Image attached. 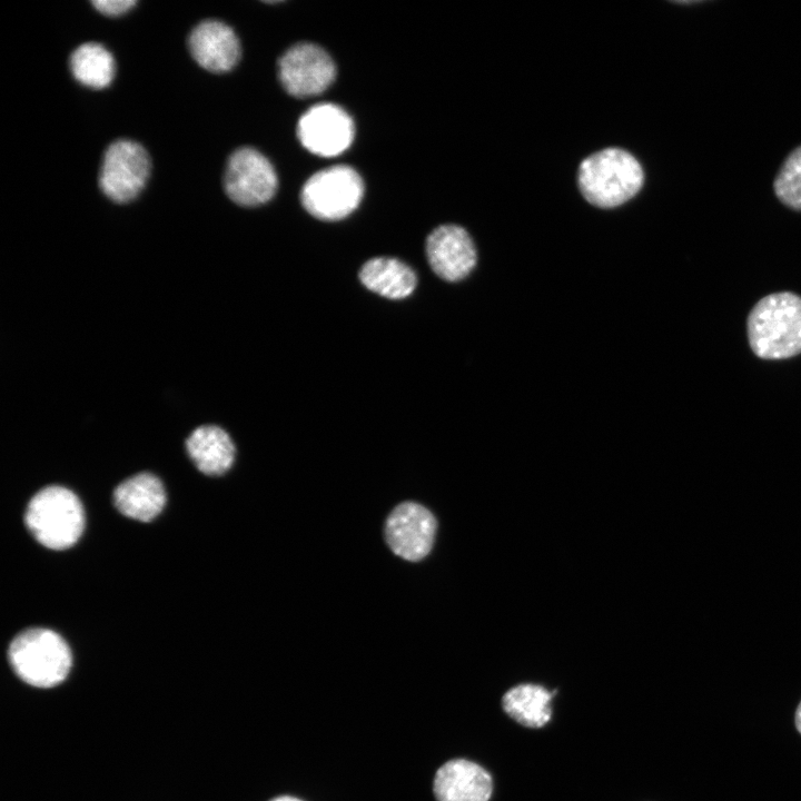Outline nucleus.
Instances as JSON below:
<instances>
[{
	"mask_svg": "<svg viewBox=\"0 0 801 801\" xmlns=\"http://www.w3.org/2000/svg\"><path fill=\"white\" fill-rule=\"evenodd\" d=\"M426 255L433 271L449 283L467 277L477 261L472 237L463 227L453 224L441 225L428 235Z\"/></svg>",
	"mask_w": 801,
	"mask_h": 801,
	"instance_id": "11",
	"label": "nucleus"
},
{
	"mask_svg": "<svg viewBox=\"0 0 801 801\" xmlns=\"http://www.w3.org/2000/svg\"><path fill=\"white\" fill-rule=\"evenodd\" d=\"M278 77L284 89L297 98L325 91L336 77L330 56L319 46L300 42L290 47L278 60Z\"/></svg>",
	"mask_w": 801,
	"mask_h": 801,
	"instance_id": "8",
	"label": "nucleus"
},
{
	"mask_svg": "<svg viewBox=\"0 0 801 801\" xmlns=\"http://www.w3.org/2000/svg\"><path fill=\"white\" fill-rule=\"evenodd\" d=\"M9 662L26 683L50 688L61 683L71 668V652L56 632L32 627L19 633L9 646Z\"/></svg>",
	"mask_w": 801,
	"mask_h": 801,
	"instance_id": "3",
	"label": "nucleus"
},
{
	"mask_svg": "<svg viewBox=\"0 0 801 801\" xmlns=\"http://www.w3.org/2000/svg\"><path fill=\"white\" fill-rule=\"evenodd\" d=\"M26 525L33 537L50 550H66L80 537L85 514L79 498L70 490L51 485L29 502Z\"/></svg>",
	"mask_w": 801,
	"mask_h": 801,
	"instance_id": "4",
	"label": "nucleus"
},
{
	"mask_svg": "<svg viewBox=\"0 0 801 801\" xmlns=\"http://www.w3.org/2000/svg\"><path fill=\"white\" fill-rule=\"evenodd\" d=\"M433 791L437 801H488L493 781L477 763L455 759L437 770Z\"/></svg>",
	"mask_w": 801,
	"mask_h": 801,
	"instance_id": "13",
	"label": "nucleus"
},
{
	"mask_svg": "<svg viewBox=\"0 0 801 801\" xmlns=\"http://www.w3.org/2000/svg\"><path fill=\"white\" fill-rule=\"evenodd\" d=\"M224 188L231 201L254 207L267 202L277 189V175L270 161L258 150L243 147L227 160Z\"/></svg>",
	"mask_w": 801,
	"mask_h": 801,
	"instance_id": "7",
	"label": "nucleus"
},
{
	"mask_svg": "<svg viewBox=\"0 0 801 801\" xmlns=\"http://www.w3.org/2000/svg\"><path fill=\"white\" fill-rule=\"evenodd\" d=\"M437 523L423 505L404 502L397 505L385 522V538L394 554L407 560L419 561L432 550Z\"/></svg>",
	"mask_w": 801,
	"mask_h": 801,
	"instance_id": "10",
	"label": "nucleus"
},
{
	"mask_svg": "<svg viewBox=\"0 0 801 801\" xmlns=\"http://www.w3.org/2000/svg\"><path fill=\"white\" fill-rule=\"evenodd\" d=\"M186 449L196 467L209 476L226 473L236 453L230 436L216 425L196 427L186 439Z\"/></svg>",
	"mask_w": 801,
	"mask_h": 801,
	"instance_id": "15",
	"label": "nucleus"
},
{
	"mask_svg": "<svg viewBox=\"0 0 801 801\" xmlns=\"http://www.w3.org/2000/svg\"><path fill=\"white\" fill-rule=\"evenodd\" d=\"M364 195L359 174L346 165L317 171L304 184L300 199L304 208L320 220L335 221L350 215Z\"/></svg>",
	"mask_w": 801,
	"mask_h": 801,
	"instance_id": "5",
	"label": "nucleus"
},
{
	"mask_svg": "<svg viewBox=\"0 0 801 801\" xmlns=\"http://www.w3.org/2000/svg\"><path fill=\"white\" fill-rule=\"evenodd\" d=\"M354 135V121L347 111L329 102L310 107L297 123L301 145L320 157L340 155L352 145Z\"/></svg>",
	"mask_w": 801,
	"mask_h": 801,
	"instance_id": "9",
	"label": "nucleus"
},
{
	"mask_svg": "<svg viewBox=\"0 0 801 801\" xmlns=\"http://www.w3.org/2000/svg\"><path fill=\"white\" fill-rule=\"evenodd\" d=\"M69 65L73 78L92 89L107 88L116 73L112 53L98 42H85L77 47L70 56Z\"/></svg>",
	"mask_w": 801,
	"mask_h": 801,
	"instance_id": "18",
	"label": "nucleus"
},
{
	"mask_svg": "<svg viewBox=\"0 0 801 801\" xmlns=\"http://www.w3.org/2000/svg\"><path fill=\"white\" fill-rule=\"evenodd\" d=\"M554 693L537 684H520L502 698L505 713L526 728H542L552 715L551 700Z\"/></svg>",
	"mask_w": 801,
	"mask_h": 801,
	"instance_id": "17",
	"label": "nucleus"
},
{
	"mask_svg": "<svg viewBox=\"0 0 801 801\" xmlns=\"http://www.w3.org/2000/svg\"><path fill=\"white\" fill-rule=\"evenodd\" d=\"M774 191L785 206L801 210V146L783 161L774 180Z\"/></svg>",
	"mask_w": 801,
	"mask_h": 801,
	"instance_id": "19",
	"label": "nucleus"
},
{
	"mask_svg": "<svg viewBox=\"0 0 801 801\" xmlns=\"http://www.w3.org/2000/svg\"><path fill=\"white\" fill-rule=\"evenodd\" d=\"M188 49L192 59L205 70L222 73L231 70L240 58V42L225 22L207 19L190 31Z\"/></svg>",
	"mask_w": 801,
	"mask_h": 801,
	"instance_id": "12",
	"label": "nucleus"
},
{
	"mask_svg": "<svg viewBox=\"0 0 801 801\" xmlns=\"http://www.w3.org/2000/svg\"><path fill=\"white\" fill-rule=\"evenodd\" d=\"M358 276L367 289L389 299L409 296L417 284L415 271L399 259L390 257L367 260Z\"/></svg>",
	"mask_w": 801,
	"mask_h": 801,
	"instance_id": "16",
	"label": "nucleus"
},
{
	"mask_svg": "<svg viewBox=\"0 0 801 801\" xmlns=\"http://www.w3.org/2000/svg\"><path fill=\"white\" fill-rule=\"evenodd\" d=\"M113 502L125 516L149 522L164 508L166 493L157 476L144 472L121 482L113 492Z\"/></svg>",
	"mask_w": 801,
	"mask_h": 801,
	"instance_id": "14",
	"label": "nucleus"
},
{
	"mask_svg": "<svg viewBox=\"0 0 801 801\" xmlns=\"http://www.w3.org/2000/svg\"><path fill=\"white\" fill-rule=\"evenodd\" d=\"M644 172L629 151L610 147L596 151L578 166L577 184L593 206L614 208L633 198L642 188Z\"/></svg>",
	"mask_w": 801,
	"mask_h": 801,
	"instance_id": "1",
	"label": "nucleus"
},
{
	"mask_svg": "<svg viewBox=\"0 0 801 801\" xmlns=\"http://www.w3.org/2000/svg\"><path fill=\"white\" fill-rule=\"evenodd\" d=\"M753 353L763 359H783L801 353V297L771 294L759 300L748 317Z\"/></svg>",
	"mask_w": 801,
	"mask_h": 801,
	"instance_id": "2",
	"label": "nucleus"
},
{
	"mask_svg": "<svg viewBox=\"0 0 801 801\" xmlns=\"http://www.w3.org/2000/svg\"><path fill=\"white\" fill-rule=\"evenodd\" d=\"M150 169V157L140 144L129 139H118L103 152L98 184L110 200L127 204L141 192Z\"/></svg>",
	"mask_w": 801,
	"mask_h": 801,
	"instance_id": "6",
	"label": "nucleus"
},
{
	"mask_svg": "<svg viewBox=\"0 0 801 801\" xmlns=\"http://www.w3.org/2000/svg\"><path fill=\"white\" fill-rule=\"evenodd\" d=\"M91 4L95 7L97 11L105 16L109 17H117L126 13L129 11L132 7H135L136 1L132 0H95L91 1Z\"/></svg>",
	"mask_w": 801,
	"mask_h": 801,
	"instance_id": "20",
	"label": "nucleus"
},
{
	"mask_svg": "<svg viewBox=\"0 0 801 801\" xmlns=\"http://www.w3.org/2000/svg\"><path fill=\"white\" fill-rule=\"evenodd\" d=\"M271 801H301V800L296 799L294 797L284 795V797L273 799Z\"/></svg>",
	"mask_w": 801,
	"mask_h": 801,
	"instance_id": "22",
	"label": "nucleus"
},
{
	"mask_svg": "<svg viewBox=\"0 0 801 801\" xmlns=\"http://www.w3.org/2000/svg\"><path fill=\"white\" fill-rule=\"evenodd\" d=\"M794 725L798 732L801 734V701L799 702L794 712Z\"/></svg>",
	"mask_w": 801,
	"mask_h": 801,
	"instance_id": "21",
	"label": "nucleus"
}]
</instances>
